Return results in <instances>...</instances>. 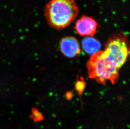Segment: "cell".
<instances>
[{
	"instance_id": "obj_1",
	"label": "cell",
	"mask_w": 130,
	"mask_h": 129,
	"mask_svg": "<svg viewBox=\"0 0 130 129\" xmlns=\"http://www.w3.org/2000/svg\"><path fill=\"white\" fill-rule=\"evenodd\" d=\"M78 13L74 0H50L45 6V15L51 27L62 29L70 25Z\"/></svg>"
},
{
	"instance_id": "obj_2",
	"label": "cell",
	"mask_w": 130,
	"mask_h": 129,
	"mask_svg": "<svg viewBox=\"0 0 130 129\" xmlns=\"http://www.w3.org/2000/svg\"><path fill=\"white\" fill-rule=\"evenodd\" d=\"M87 68L89 77L100 83L105 84L110 81L114 84L118 80L120 69L104 51L91 56Z\"/></svg>"
},
{
	"instance_id": "obj_3",
	"label": "cell",
	"mask_w": 130,
	"mask_h": 129,
	"mask_svg": "<svg viewBox=\"0 0 130 129\" xmlns=\"http://www.w3.org/2000/svg\"><path fill=\"white\" fill-rule=\"evenodd\" d=\"M104 51L120 69L126 62L129 55V44L126 34L119 33L112 36L107 41Z\"/></svg>"
},
{
	"instance_id": "obj_4",
	"label": "cell",
	"mask_w": 130,
	"mask_h": 129,
	"mask_svg": "<svg viewBox=\"0 0 130 129\" xmlns=\"http://www.w3.org/2000/svg\"><path fill=\"white\" fill-rule=\"evenodd\" d=\"M98 27V24L93 18L83 16L77 21L75 28L80 35L92 37L96 33Z\"/></svg>"
},
{
	"instance_id": "obj_5",
	"label": "cell",
	"mask_w": 130,
	"mask_h": 129,
	"mask_svg": "<svg viewBox=\"0 0 130 129\" xmlns=\"http://www.w3.org/2000/svg\"><path fill=\"white\" fill-rule=\"evenodd\" d=\"M60 50L63 55L69 58H73L80 53V44L76 38L67 37L63 38L60 41Z\"/></svg>"
},
{
	"instance_id": "obj_6",
	"label": "cell",
	"mask_w": 130,
	"mask_h": 129,
	"mask_svg": "<svg viewBox=\"0 0 130 129\" xmlns=\"http://www.w3.org/2000/svg\"><path fill=\"white\" fill-rule=\"evenodd\" d=\"M82 45L85 51L91 55L99 52L101 46L100 41L92 37L84 38L82 40Z\"/></svg>"
},
{
	"instance_id": "obj_7",
	"label": "cell",
	"mask_w": 130,
	"mask_h": 129,
	"mask_svg": "<svg viewBox=\"0 0 130 129\" xmlns=\"http://www.w3.org/2000/svg\"><path fill=\"white\" fill-rule=\"evenodd\" d=\"M32 115V119L36 122L41 121L43 119L42 115L37 110H33Z\"/></svg>"
},
{
	"instance_id": "obj_8",
	"label": "cell",
	"mask_w": 130,
	"mask_h": 129,
	"mask_svg": "<svg viewBox=\"0 0 130 129\" xmlns=\"http://www.w3.org/2000/svg\"><path fill=\"white\" fill-rule=\"evenodd\" d=\"M85 83L82 80H79L76 83V89L79 93L81 94L85 88Z\"/></svg>"
}]
</instances>
